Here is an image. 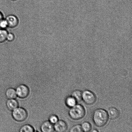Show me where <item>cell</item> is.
Returning a JSON list of instances; mask_svg holds the SVG:
<instances>
[{
	"mask_svg": "<svg viewBox=\"0 0 132 132\" xmlns=\"http://www.w3.org/2000/svg\"><path fill=\"white\" fill-rule=\"evenodd\" d=\"M82 93L81 90H74L72 93V96L75 98L77 102H80L82 100Z\"/></svg>",
	"mask_w": 132,
	"mask_h": 132,
	"instance_id": "4fadbf2b",
	"label": "cell"
},
{
	"mask_svg": "<svg viewBox=\"0 0 132 132\" xmlns=\"http://www.w3.org/2000/svg\"><path fill=\"white\" fill-rule=\"evenodd\" d=\"M5 95L8 99H15L17 96L16 90L12 88H8L5 92Z\"/></svg>",
	"mask_w": 132,
	"mask_h": 132,
	"instance_id": "8fae6325",
	"label": "cell"
},
{
	"mask_svg": "<svg viewBox=\"0 0 132 132\" xmlns=\"http://www.w3.org/2000/svg\"><path fill=\"white\" fill-rule=\"evenodd\" d=\"M17 96L19 97L24 99L27 97L29 94V89L28 86L23 84L19 85L16 89Z\"/></svg>",
	"mask_w": 132,
	"mask_h": 132,
	"instance_id": "5b68a950",
	"label": "cell"
},
{
	"mask_svg": "<svg viewBox=\"0 0 132 132\" xmlns=\"http://www.w3.org/2000/svg\"><path fill=\"white\" fill-rule=\"evenodd\" d=\"M98 130H96V129H94V130H93L92 131V132H98Z\"/></svg>",
	"mask_w": 132,
	"mask_h": 132,
	"instance_id": "7402d4cb",
	"label": "cell"
},
{
	"mask_svg": "<svg viewBox=\"0 0 132 132\" xmlns=\"http://www.w3.org/2000/svg\"><path fill=\"white\" fill-rule=\"evenodd\" d=\"M77 102V101L72 96L67 97L65 101L66 105L69 108H71L76 105Z\"/></svg>",
	"mask_w": 132,
	"mask_h": 132,
	"instance_id": "7c38bea8",
	"label": "cell"
},
{
	"mask_svg": "<svg viewBox=\"0 0 132 132\" xmlns=\"http://www.w3.org/2000/svg\"><path fill=\"white\" fill-rule=\"evenodd\" d=\"M71 132H83L81 125H77L72 127L70 129L69 131Z\"/></svg>",
	"mask_w": 132,
	"mask_h": 132,
	"instance_id": "e0dca14e",
	"label": "cell"
},
{
	"mask_svg": "<svg viewBox=\"0 0 132 132\" xmlns=\"http://www.w3.org/2000/svg\"><path fill=\"white\" fill-rule=\"evenodd\" d=\"M54 130L58 132H64L67 130L68 126L65 121L59 120L54 125Z\"/></svg>",
	"mask_w": 132,
	"mask_h": 132,
	"instance_id": "52a82bcc",
	"label": "cell"
},
{
	"mask_svg": "<svg viewBox=\"0 0 132 132\" xmlns=\"http://www.w3.org/2000/svg\"><path fill=\"white\" fill-rule=\"evenodd\" d=\"M8 33L6 29H0V43H3L6 40Z\"/></svg>",
	"mask_w": 132,
	"mask_h": 132,
	"instance_id": "9a60e30c",
	"label": "cell"
},
{
	"mask_svg": "<svg viewBox=\"0 0 132 132\" xmlns=\"http://www.w3.org/2000/svg\"><path fill=\"white\" fill-rule=\"evenodd\" d=\"M11 1H18V0H11Z\"/></svg>",
	"mask_w": 132,
	"mask_h": 132,
	"instance_id": "603a6c76",
	"label": "cell"
},
{
	"mask_svg": "<svg viewBox=\"0 0 132 132\" xmlns=\"http://www.w3.org/2000/svg\"><path fill=\"white\" fill-rule=\"evenodd\" d=\"M40 129L41 131L43 132H52L55 131L53 125L49 121L43 123L41 125Z\"/></svg>",
	"mask_w": 132,
	"mask_h": 132,
	"instance_id": "ba28073f",
	"label": "cell"
},
{
	"mask_svg": "<svg viewBox=\"0 0 132 132\" xmlns=\"http://www.w3.org/2000/svg\"><path fill=\"white\" fill-rule=\"evenodd\" d=\"M59 118L56 115L54 114L51 115L49 118V121L53 125H55L59 121Z\"/></svg>",
	"mask_w": 132,
	"mask_h": 132,
	"instance_id": "ac0fdd59",
	"label": "cell"
},
{
	"mask_svg": "<svg viewBox=\"0 0 132 132\" xmlns=\"http://www.w3.org/2000/svg\"><path fill=\"white\" fill-rule=\"evenodd\" d=\"M6 105L9 110L12 111L19 107V104L15 99H9L6 101Z\"/></svg>",
	"mask_w": 132,
	"mask_h": 132,
	"instance_id": "30bf717a",
	"label": "cell"
},
{
	"mask_svg": "<svg viewBox=\"0 0 132 132\" xmlns=\"http://www.w3.org/2000/svg\"><path fill=\"white\" fill-rule=\"evenodd\" d=\"M8 26V24L6 19H2L0 21V29H6Z\"/></svg>",
	"mask_w": 132,
	"mask_h": 132,
	"instance_id": "d6986e66",
	"label": "cell"
},
{
	"mask_svg": "<svg viewBox=\"0 0 132 132\" xmlns=\"http://www.w3.org/2000/svg\"><path fill=\"white\" fill-rule=\"evenodd\" d=\"M8 24V26L10 28H14L17 26L19 23V19L15 15H9L6 19Z\"/></svg>",
	"mask_w": 132,
	"mask_h": 132,
	"instance_id": "8992f818",
	"label": "cell"
},
{
	"mask_svg": "<svg viewBox=\"0 0 132 132\" xmlns=\"http://www.w3.org/2000/svg\"><path fill=\"white\" fill-rule=\"evenodd\" d=\"M82 99L86 104L90 105L95 103L96 98L95 94L92 92L86 90L82 93Z\"/></svg>",
	"mask_w": 132,
	"mask_h": 132,
	"instance_id": "277c9868",
	"label": "cell"
},
{
	"mask_svg": "<svg viewBox=\"0 0 132 132\" xmlns=\"http://www.w3.org/2000/svg\"><path fill=\"white\" fill-rule=\"evenodd\" d=\"M4 19L3 14L0 11V21Z\"/></svg>",
	"mask_w": 132,
	"mask_h": 132,
	"instance_id": "44dd1931",
	"label": "cell"
},
{
	"mask_svg": "<svg viewBox=\"0 0 132 132\" xmlns=\"http://www.w3.org/2000/svg\"><path fill=\"white\" fill-rule=\"evenodd\" d=\"M81 125L83 131L89 132L91 130V125L90 123L88 122L85 121V122L83 123L82 125Z\"/></svg>",
	"mask_w": 132,
	"mask_h": 132,
	"instance_id": "2e32d148",
	"label": "cell"
},
{
	"mask_svg": "<svg viewBox=\"0 0 132 132\" xmlns=\"http://www.w3.org/2000/svg\"><path fill=\"white\" fill-rule=\"evenodd\" d=\"M12 115L13 118L15 121L21 122L26 119L28 113L24 108L18 107L12 111Z\"/></svg>",
	"mask_w": 132,
	"mask_h": 132,
	"instance_id": "3957f363",
	"label": "cell"
},
{
	"mask_svg": "<svg viewBox=\"0 0 132 132\" xmlns=\"http://www.w3.org/2000/svg\"><path fill=\"white\" fill-rule=\"evenodd\" d=\"M70 117L74 120H79L84 118L85 114V111L83 106L81 104H76L71 107L69 111Z\"/></svg>",
	"mask_w": 132,
	"mask_h": 132,
	"instance_id": "7a4b0ae2",
	"label": "cell"
},
{
	"mask_svg": "<svg viewBox=\"0 0 132 132\" xmlns=\"http://www.w3.org/2000/svg\"><path fill=\"white\" fill-rule=\"evenodd\" d=\"M108 113L109 118L112 120L117 119L120 116V112L117 108L111 107L108 109Z\"/></svg>",
	"mask_w": 132,
	"mask_h": 132,
	"instance_id": "9c48e42d",
	"label": "cell"
},
{
	"mask_svg": "<svg viewBox=\"0 0 132 132\" xmlns=\"http://www.w3.org/2000/svg\"><path fill=\"white\" fill-rule=\"evenodd\" d=\"M109 116L106 111L103 109H98L94 111L93 115V122L96 126L101 127L105 126L108 121Z\"/></svg>",
	"mask_w": 132,
	"mask_h": 132,
	"instance_id": "6da1fadb",
	"label": "cell"
},
{
	"mask_svg": "<svg viewBox=\"0 0 132 132\" xmlns=\"http://www.w3.org/2000/svg\"><path fill=\"white\" fill-rule=\"evenodd\" d=\"M34 131V128L28 124L23 125L19 130V131L20 132H33Z\"/></svg>",
	"mask_w": 132,
	"mask_h": 132,
	"instance_id": "5bb4252c",
	"label": "cell"
},
{
	"mask_svg": "<svg viewBox=\"0 0 132 132\" xmlns=\"http://www.w3.org/2000/svg\"><path fill=\"white\" fill-rule=\"evenodd\" d=\"M15 36L12 33H8L6 37V40L9 42H12L15 39Z\"/></svg>",
	"mask_w": 132,
	"mask_h": 132,
	"instance_id": "ffe728a7",
	"label": "cell"
}]
</instances>
